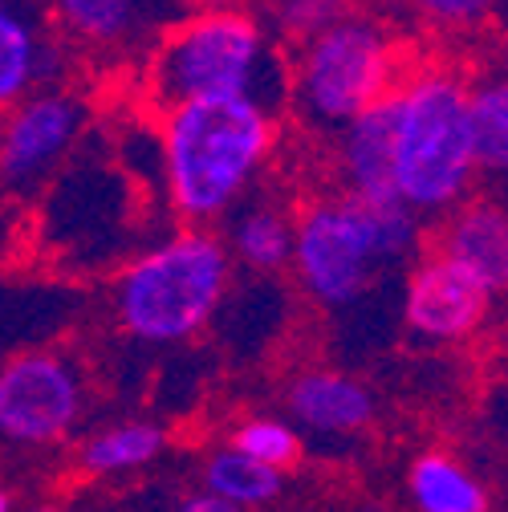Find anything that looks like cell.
Masks as SVG:
<instances>
[{"label":"cell","instance_id":"obj_11","mask_svg":"<svg viewBox=\"0 0 508 512\" xmlns=\"http://www.w3.org/2000/svg\"><path fill=\"white\" fill-rule=\"evenodd\" d=\"M439 252L472 269L496 297L508 293V208L500 200H464L439 228Z\"/></svg>","mask_w":508,"mask_h":512},{"label":"cell","instance_id":"obj_1","mask_svg":"<svg viewBox=\"0 0 508 512\" xmlns=\"http://www.w3.org/2000/svg\"><path fill=\"white\" fill-rule=\"evenodd\" d=\"M163 171L175 212L192 224L224 216L277 143V118L252 98H187L159 110Z\"/></svg>","mask_w":508,"mask_h":512},{"label":"cell","instance_id":"obj_9","mask_svg":"<svg viewBox=\"0 0 508 512\" xmlns=\"http://www.w3.org/2000/svg\"><path fill=\"white\" fill-rule=\"evenodd\" d=\"M82 411L78 374L53 354H21L0 366V435L9 443H57Z\"/></svg>","mask_w":508,"mask_h":512},{"label":"cell","instance_id":"obj_6","mask_svg":"<svg viewBox=\"0 0 508 512\" xmlns=\"http://www.w3.org/2000/svg\"><path fill=\"white\" fill-rule=\"evenodd\" d=\"M228 285V248L204 232H179L118 277V322L143 342H183L208 326Z\"/></svg>","mask_w":508,"mask_h":512},{"label":"cell","instance_id":"obj_13","mask_svg":"<svg viewBox=\"0 0 508 512\" xmlns=\"http://www.w3.org/2000/svg\"><path fill=\"white\" fill-rule=\"evenodd\" d=\"M49 9L61 33L90 49H122L179 21L163 13V0H49Z\"/></svg>","mask_w":508,"mask_h":512},{"label":"cell","instance_id":"obj_19","mask_svg":"<svg viewBox=\"0 0 508 512\" xmlns=\"http://www.w3.org/2000/svg\"><path fill=\"white\" fill-rule=\"evenodd\" d=\"M167 435L151 423H122L110 431H98L82 447V468L86 472H126L143 468L163 452Z\"/></svg>","mask_w":508,"mask_h":512},{"label":"cell","instance_id":"obj_25","mask_svg":"<svg viewBox=\"0 0 508 512\" xmlns=\"http://www.w3.org/2000/svg\"><path fill=\"white\" fill-rule=\"evenodd\" d=\"M496 21H504V25H508V0H500V9H496Z\"/></svg>","mask_w":508,"mask_h":512},{"label":"cell","instance_id":"obj_2","mask_svg":"<svg viewBox=\"0 0 508 512\" xmlns=\"http://www.w3.org/2000/svg\"><path fill=\"white\" fill-rule=\"evenodd\" d=\"M293 94V66L273 49L265 25L244 9H192L147 61V98L167 110L187 98H252L277 114Z\"/></svg>","mask_w":508,"mask_h":512},{"label":"cell","instance_id":"obj_3","mask_svg":"<svg viewBox=\"0 0 508 512\" xmlns=\"http://www.w3.org/2000/svg\"><path fill=\"white\" fill-rule=\"evenodd\" d=\"M391 114L399 200L419 216H448L480 179L472 82L452 66H419L391 94Z\"/></svg>","mask_w":508,"mask_h":512},{"label":"cell","instance_id":"obj_22","mask_svg":"<svg viewBox=\"0 0 508 512\" xmlns=\"http://www.w3.org/2000/svg\"><path fill=\"white\" fill-rule=\"evenodd\" d=\"M269 9H273V25L297 41L322 33L326 25L350 13L346 0H269Z\"/></svg>","mask_w":508,"mask_h":512},{"label":"cell","instance_id":"obj_7","mask_svg":"<svg viewBox=\"0 0 508 512\" xmlns=\"http://www.w3.org/2000/svg\"><path fill=\"white\" fill-rule=\"evenodd\" d=\"M86 102L70 90H37L0 110V187L33 191L86 131Z\"/></svg>","mask_w":508,"mask_h":512},{"label":"cell","instance_id":"obj_10","mask_svg":"<svg viewBox=\"0 0 508 512\" xmlns=\"http://www.w3.org/2000/svg\"><path fill=\"white\" fill-rule=\"evenodd\" d=\"M61 70V53L37 0H0V110L37 94Z\"/></svg>","mask_w":508,"mask_h":512},{"label":"cell","instance_id":"obj_17","mask_svg":"<svg viewBox=\"0 0 508 512\" xmlns=\"http://www.w3.org/2000/svg\"><path fill=\"white\" fill-rule=\"evenodd\" d=\"M293 240H297V224H289V216L269 204H252V208L236 212V220H232L236 261L257 273L285 269L293 261Z\"/></svg>","mask_w":508,"mask_h":512},{"label":"cell","instance_id":"obj_14","mask_svg":"<svg viewBox=\"0 0 508 512\" xmlns=\"http://www.w3.org/2000/svg\"><path fill=\"white\" fill-rule=\"evenodd\" d=\"M289 411L317 435H354L374 419V395L354 374L305 370L289 387Z\"/></svg>","mask_w":508,"mask_h":512},{"label":"cell","instance_id":"obj_16","mask_svg":"<svg viewBox=\"0 0 508 512\" xmlns=\"http://www.w3.org/2000/svg\"><path fill=\"white\" fill-rule=\"evenodd\" d=\"M476 167L492 183H508V70L472 82Z\"/></svg>","mask_w":508,"mask_h":512},{"label":"cell","instance_id":"obj_23","mask_svg":"<svg viewBox=\"0 0 508 512\" xmlns=\"http://www.w3.org/2000/svg\"><path fill=\"white\" fill-rule=\"evenodd\" d=\"M179 512H244V504H236V500H228V496H220V492H204V496H192V500H183L179 504Z\"/></svg>","mask_w":508,"mask_h":512},{"label":"cell","instance_id":"obj_20","mask_svg":"<svg viewBox=\"0 0 508 512\" xmlns=\"http://www.w3.org/2000/svg\"><path fill=\"white\" fill-rule=\"evenodd\" d=\"M407 9L415 17V25L431 29V33H476L488 21H496L500 0H407Z\"/></svg>","mask_w":508,"mask_h":512},{"label":"cell","instance_id":"obj_4","mask_svg":"<svg viewBox=\"0 0 508 512\" xmlns=\"http://www.w3.org/2000/svg\"><path fill=\"white\" fill-rule=\"evenodd\" d=\"M419 212L403 200H362L354 191L313 200L297 216L293 265L301 285L330 309L358 305L391 269L419 252Z\"/></svg>","mask_w":508,"mask_h":512},{"label":"cell","instance_id":"obj_15","mask_svg":"<svg viewBox=\"0 0 508 512\" xmlns=\"http://www.w3.org/2000/svg\"><path fill=\"white\" fill-rule=\"evenodd\" d=\"M407 496L415 512H484L488 492L484 484L452 456L423 452L407 472Z\"/></svg>","mask_w":508,"mask_h":512},{"label":"cell","instance_id":"obj_21","mask_svg":"<svg viewBox=\"0 0 508 512\" xmlns=\"http://www.w3.org/2000/svg\"><path fill=\"white\" fill-rule=\"evenodd\" d=\"M232 443L240 447V452L257 456V460H265V464H273L281 472L301 460V435L281 419H248L232 435Z\"/></svg>","mask_w":508,"mask_h":512},{"label":"cell","instance_id":"obj_12","mask_svg":"<svg viewBox=\"0 0 508 512\" xmlns=\"http://www.w3.org/2000/svg\"><path fill=\"white\" fill-rule=\"evenodd\" d=\"M338 175L362 200H399L395 191V114L391 98L338 131Z\"/></svg>","mask_w":508,"mask_h":512},{"label":"cell","instance_id":"obj_5","mask_svg":"<svg viewBox=\"0 0 508 512\" xmlns=\"http://www.w3.org/2000/svg\"><path fill=\"white\" fill-rule=\"evenodd\" d=\"M399 37L366 13H346L301 41L293 57V102L305 122L342 131L346 122L387 102L403 82Z\"/></svg>","mask_w":508,"mask_h":512},{"label":"cell","instance_id":"obj_18","mask_svg":"<svg viewBox=\"0 0 508 512\" xmlns=\"http://www.w3.org/2000/svg\"><path fill=\"white\" fill-rule=\"evenodd\" d=\"M204 480H208L212 492H220V496H228V500H236L244 508L273 504L281 496V488H285L281 468H273V464H265L257 456H248V452H240L236 443L228 447V452H216L208 460Z\"/></svg>","mask_w":508,"mask_h":512},{"label":"cell","instance_id":"obj_26","mask_svg":"<svg viewBox=\"0 0 508 512\" xmlns=\"http://www.w3.org/2000/svg\"><path fill=\"white\" fill-rule=\"evenodd\" d=\"M9 508H13V504H9V496H5V492H0V512H9Z\"/></svg>","mask_w":508,"mask_h":512},{"label":"cell","instance_id":"obj_24","mask_svg":"<svg viewBox=\"0 0 508 512\" xmlns=\"http://www.w3.org/2000/svg\"><path fill=\"white\" fill-rule=\"evenodd\" d=\"M192 9H244L248 0H187Z\"/></svg>","mask_w":508,"mask_h":512},{"label":"cell","instance_id":"obj_8","mask_svg":"<svg viewBox=\"0 0 508 512\" xmlns=\"http://www.w3.org/2000/svg\"><path fill=\"white\" fill-rule=\"evenodd\" d=\"M496 293L448 252H431L403 281V322L423 342H468L492 317Z\"/></svg>","mask_w":508,"mask_h":512}]
</instances>
